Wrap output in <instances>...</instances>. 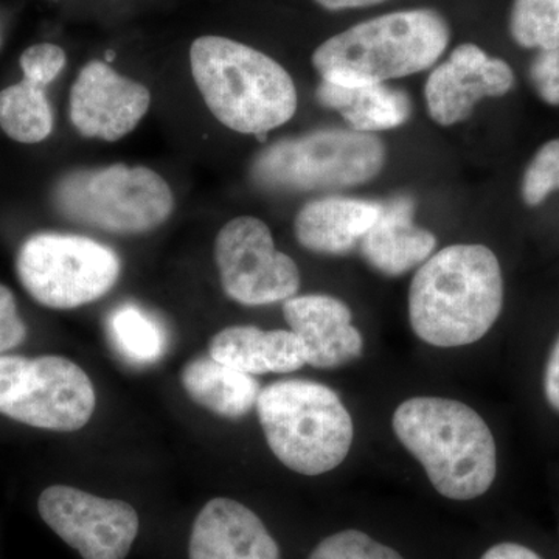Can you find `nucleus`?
Returning a JSON list of instances; mask_svg holds the SVG:
<instances>
[{"label":"nucleus","instance_id":"nucleus-1","mask_svg":"<svg viewBox=\"0 0 559 559\" xmlns=\"http://www.w3.org/2000/svg\"><path fill=\"white\" fill-rule=\"evenodd\" d=\"M502 307V271L487 246L441 249L421 264L411 283L412 330L433 347H463L480 341Z\"/></svg>","mask_w":559,"mask_h":559},{"label":"nucleus","instance_id":"nucleus-21","mask_svg":"<svg viewBox=\"0 0 559 559\" xmlns=\"http://www.w3.org/2000/svg\"><path fill=\"white\" fill-rule=\"evenodd\" d=\"M46 84L24 76L0 91V128L20 143L43 142L53 131V110Z\"/></svg>","mask_w":559,"mask_h":559},{"label":"nucleus","instance_id":"nucleus-28","mask_svg":"<svg viewBox=\"0 0 559 559\" xmlns=\"http://www.w3.org/2000/svg\"><path fill=\"white\" fill-rule=\"evenodd\" d=\"M27 337V326L17 312L16 299L7 286L0 283V355L20 347Z\"/></svg>","mask_w":559,"mask_h":559},{"label":"nucleus","instance_id":"nucleus-7","mask_svg":"<svg viewBox=\"0 0 559 559\" xmlns=\"http://www.w3.org/2000/svg\"><path fill=\"white\" fill-rule=\"evenodd\" d=\"M385 156L384 143L371 132L325 128L261 150L250 179L270 191L347 189L377 178Z\"/></svg>","mask_w":559,"mask_h":559},{"label":"nucleus","instance_id":"nucleus-10","mask_svg":"<svg viewBox=\"0 0 559 559\" xmlns=\"http://www.w3.org/2000/svg\"><path fill=\"white\" fill-rule=\"evenodd\" d=\"M221 286L245 307L286 301L300 288L294 260L275 249L270 227L253 216L229 221L215 241Z\"/></svg>","mask_w":559,"mask_h":559},{"label":"nucleus","instance_id":"nucleus-3","mask_svg":"<svg viewBox=\"0 0 559 559\" xmlns=\"http://www.w3.org/2000/svg\"><path fill=\"white\" fill-rule=\"evenodd\" d=\"M190 66L210 112L231 131L264 135L296 114V84L263 51L224 36H201L191 44Z\"/></svg>","mask_w":559,"mask_h":559},{"label":"nucleus","instance_id":"nucleus-15","mask_svg":"<svg viewBox=\"0 0 559 559\" xmlns=\"http://www.w3.org/2000/svg\"><path fill=\"white\" fill-rule=\"evenodd\" d=\"M190 559H282L275 539L248 507L229 498L205 503L194 520Z\"/></svg>","mask_w":559,"mask_h":559},{"label":"nucleus","instance_id":"nucleus-19","mask_svg":"<svg viewBox=\"0 0 559 559\" xmlns=\"http://www.w3.org/2000/svg\"><path fill=\"white\" fill-rule=\"evenodd\" d=\"M180 382L194 403L229 419L248 415L257 407L261 392L252 374L231 369L210 355L190 360L180 373Z\"/></svg>","mask_w":559,"mask_h":559},{"label":"nucleus","instance_id":"nucleus-18","mask_svg":"<svg viewBox=\"0 0 559 559\" xmlns=\"http://www.w3.org/2000/svg\"><path fill=\"white\" fill-rule=\"evenodd\" d=\"M209 355L248 374L290 373L307 364L304 344L293 331L234 325L210 342Z\"/></svg>","mask_w":559,"mask_h":559},{"label":"nucleus","instance_id":"nucleus-22","mask_svg":"<svg viewBox=\"0 0 559 559\" xmlns=\"http://www.w3.org/2000/svg\"><path fill=\"white\" fill-rule=\"evenodd\" d=\"M110 344L121 358L134 366H150L165 355L168 334L160 320L135 304H121L109 312Z\"/></svg>","mask_w":559,"mask_h":559},{"label":"nucleus","instance_id":"nucleus-31","mask_svg":"<svg viewBox=\"0 0 559 559\" xmlns=\"http://www.w3.org/2000/svg\"><path fill=\"white\" fill-rule=\"evenodd\" d=\"M322 9L330 11L364 9V7L378 5L385 0H314Z\"/></svg>","mask_w":559,"mask_h":559},{"label":"nucleus","instance_id":"nucleus-5","mask_svg":"<svg viewBox=\"0 0 559 559\" xmlns=\"http://www.w3.org/2000/svg\"><path fill=\"white\" fill-rule=\"evenodd\" d=\"M257 412L271 451L294 473H329L352 448V415L329 385L308 380L274 382L261 390Z\"/></svg>","mask_w":559,"mask_h":559},{"label":"nucleus","instance_id":"nucleus-4","mask_svg":"<svg viewBox=\"0 0 559 559\" xmlns=\"http://www.w3.org/2000/svg\"><path fill=\"white\" fill-rule=\"evenodd\" d=\"M450 38V25L437 11H396L325 40L312 66L322 81L340 86L381 84L432 68Z\"/></svg>","mask_w":559,"mask_h":559},{"label":"nucleus","instance_id":"nucleus-16","mask_svg":"<svg viewBox=\"0 0 559 559\" xmlns=\"http://www.w3.org/2000/svg\"><path fill=\"white\" fill-rule=\"evenodd\" d=\"M414 213L415 202L409 197L381 204L380 215L359 242L370 266L385 275H403L432 255L437 238L415 226Z\"/></svg>","mask_w":559,"mask_h":559},{"label":"nucleus","instance_id":"nucleus-20","mask_svg":"<svg viewBox=\"0 0 559 559\" xmlns=\"http://www.w3.org/2000/svg\"><path fill=\"white\" fill-rule=\"evenodd\" d=\"M316 97L320 105L337 110L352 130L371 134L401 127L412 112L409 95L384 83L340 86L322 81Z\"/></svg>","mask_w":559,"mask_h":559},{"label":"nucleus","instance_id":"nucleus-12","mask_svg":"<svg viewBox=\"0 0 559 559\" xmlns=\"http://www.w3.org/2000/svg\"><path fill=\"white\" fill-rule=\"evenodd\" d=\"M150 105L146 86L94 60L80 70L70 90L69 116L83 138L117 142L138 128Z\"/></svg>","mask_w":559,"mask_h":559},{"label":"nucleus","instance_id":"nucleus-30","mask_svg":"<svg viewBox=\"0 0 559 559\" xmlns=\"http://www.w3.org/2000/svg\"><path fill=\"white\" fill-rule=\"evenodd\" d=\"M481 559H543L528 547L516 543H502L485 551Z\"/></svg>","mask_w":559,"mask_h":559},{"label":"nucleus","instance_id":"nucleus-26","mask_svg":"<svg viewBox=\"0 0 559 559\" xmlns=\"http://www.w3.org/2000/svg\"><path fill=\"white\" fill-rule=\"evenodd\" d=\"M66 61L68 57L60 46L44 43L28 47L20 62L24 76L49 86L66 68Z\"/></svg>","mask_w":559,"mask_h":559},{"label":"nucleus","instance_id":"nucleus-17","mask_svg":"<svg viewBox=\"0 0 559 559\" xmlns=\"http://www.w3.org/2000/svg\"><path fill=\"white\" fill-rule=\"evenodd\" d=\"M380 212V202L323 198L301 207L294 230L297 241L311 252L345 255L358 248Z\"/></svg>","mask_w":559,"mask_h":559},{"label":"nucleus","instance_id":"nucleus-2","mask_svg":"<svg viewBox=\"0 0 559 559\" xmlns=\"http://www.w3.org/2000/svg\"><path fill=\"white\" fill-rule=\"evenodd\" d=\"M392 425L396 439L421 463L430 484L444 498L476 499L495 481V437L466 404L418 396L401 404Z\"/></svg>","mask_w":559,"mask_h":559},{"label":"nucleus","instance_id":"nucleus-9","mask_svg":"<svg viewBox=\"0 0 559 559\" xmlns=\"http://www.w3.org/2000/svg\"><path fill=\"white\" fill-rule=\"evenodd\" d=\"M86 371L62 356L0 355V414L32 428L75 432L94 415Z\"/></svg>","mask_w":559,"mask_h":559},{"label":"nucleus","instance_id":"nucleus-6","mask_svg":"<svg viewBox=\"0 0 559 559\" xmlns=\"http://www.w3.org/2000/svg\"><path fill=\"white\" fill-rule=\"evenodd\" d=\"M62 218L116 235L146 234L175 209L167 180L148 167L124 164L66 173L51 190Z\"/></svg>","mask_w":559,"mask_h":559},{"label":"nucleus","instance_id":"nucleus-27","mask_svg":"<svg viewBox=\"0 0 559 559\" xmlns=\"http://www.w3.org/2000/svg\"><path fill=\"white\" fill-rule=\"evenodd\" d=\"M530 79L544 102L559 106V47L539 51L530 68Z\"/></svg>","mask_w":559,"mask_h":559},{"label":"nucleus","instance_id":"nucleus-24","mask_svg":"<svg viewBox=\"0 0 559 559\" xmlns=\"http://www.w3.org/2000/svg\"><path fill=\"white\" fill-rule=\"evenodd\" d=\"M308 559H404L399 551L370 538L358 530H345L329 536Z\"/></svg>","mask_w":559,"mask_h":559},{"label":"nucleus","instance_id":"nucleus-25","mask_svg":"<svg viewBox=\"0 0 559 559\" xmlns=\"http://www.w3.org/2000/svg\"><path fill=\"white\" fill-rule=\"evenodd\" d=\"M555 190H559V139L544 143L530 162L522 179V198L536 207Z\"/></svg>","mask_w":559,"mask_h":559},{"label":"nucleus","instance_id":"nucleus-13","mask_svg":"<svg viewBox=\"0 0 559 559\" xmlns=\"http://www.w3.org/2000/svg\"><path fill=\"white\" fill-rule=\"evenodd\" d=\"M513 69L474 44H463L450 60L437 66L426 81L430 117L443 127L468 119L485 97H502L513 90Z\"/></svg>","mask_w":559,"mask_h":559},{"label":"nucleus","instance_id":"nucleus-14","mask_svg":"<svg viewBox=\"0 0 559 559\" xmlns=\"http://www.w3.org/2000/svg\"><path fill=\"white\" fill-rule=\"evenodd\" d=\"M283 316L304 344L307 364L316 369H337L362 355L364 341L353 326L352 311L336 297H290Z\"/></svg>","mask_w":559,"mask_h":559},{"label":"nucleus","instance_id":"nucleus-8","mask_svg":"<svg viewBox=\"0 0 559 559\" xmlns=\"http://www.w3.org/2000/svg\"><path fill=\"white\" fill-rule=\"evenodd\" d=\"M16 272L33 300L51 310H73L100 300L116 286V250L81 235L43 231L20 248Z\"/></svg>","mask_w":559,"mask_h":559},{"label":"nucleus","instance_id":"nucleus-29","mask_svg":"<svg viewBox=\"0 0 559 559\" xmlns=\"http://www.w3.org/2000/svg\"><path fill=\"white\" fill-rule=\"evenodd\" d=\"M544 392L551 407L559 414V337L551 348L544 374Z\"/></svg>","mask_w":559,"mask_h":559},{"label":"nucleus","instance_id":"nucleus-11","mask_svg":"<svg viewBox=\"0 0 559 559\" xmlns=\"http://www.w3.org/2000/svg\"><path fill=\"white\" fill-rule=\"evenodd\" d=\"M38 511L83 559H124L138 538V511L124 500L53 485L40 492Z\"/></svg>","mask_w":559,"mask_h":559},{"label":"nucleus","instance_id":"nucleus-23","mask_svg":"<svg viewBox=\"0 0 559 559\" xmlns=\"http://www.w3.org/2000/svg\"><path fill=\"white\" fill-rule=\"evenodd\" d=\"M510 33L525 49L559 47V0H514Z\"/></svg>","mask_w":559,"mask_h":559}]
</instances>
